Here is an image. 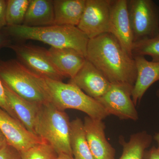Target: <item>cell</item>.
Returning a JSON list of instances; mask_svg holds the SVG:
<instances>
[{"label": "cell", "instance_id": "7", "mask_svg": "<svg viewBox=\"0 0 159 159\" xmlns=\"http://www.w3.org/2000/svg\"><path fill=\"white\" fill-rule=\"evenodd\" d=\"M8 48L14 51L20 63L38 76L59 81L64 78L52 62L48 50L21 43H12Z\"/></svg>", "mask_w": 159, "mask_h": 159}, {"label": "cell", "instance_id": "17", "mask_svg": "<svg viewBox=\"0 0 159 159\" xmlns=\"http://www.w3.org/2000/svg\"><path fill=\"white\" fill-rule=\"evenodd\" d=\"M86 0H53L54 25L77 27L85 8Z\"/></svg>", "mask_w": 159, "mask_h": 159}, {"label": "cell", "instance_id": "6", "mask_svg": "<svg viewBox=\"0 0 159 159\" xmlns=\"http://www.w3.org/2000/svg\"><path fill=\"white\" fill-rule=\"evenodd\" d=\"M129 14L134 43L159 34V6L152 0H129Z\"/></svg>", "mask_w": 159, "mask_h": 159}, {"label": "cell", "instance_id": "20", "mask_svg": "<svg viewBox=\"0 0 159 159\" xmlns=\"http://www.w3.org/2000/svg\"><path fill=\"white\" fill-rule=\"evenodd\" d=\"M70 145L74 159H94L87 140L84 122L80 118L70 122Z\"/></svg>", "mask_w": 159, "mask_h": 159}, {"label": "cell", "instance_id": "16", "mask_svg": "<svg viewBox=\"0 0 159 159\" xmlns=\"http://www.w3.org/2000/svg\"><path fill=\"white\" fill-rule=\"evenodd\" d=\"M3 85L8 103L17 119L29 131L36 135L35 125L41 106L23 99L3 83Z\"/></svg>", "mask_w": 159, "mask_h": 159}, {"label": "cell", "instance_id": "31", "mask_svg": "<svg viewBox=\"0 0 159 159\" xmlns=\"http://www.w3.org/2000/svg\"><path fill=\"white\" fill-rule=\"evenodd\" d=\"M154 139L156 141L157 143L158 147L157 148L159 152V132L155 134L154 136Z\"/></svg>", "mask_w": 159, "mask_h": 159}, {"label": "cell", "instance_id": "29", "mask_svg": "<svg viewBox=\"0 0 159 159\" xmlns=\"http://www.w3.org/2000/svg\"><path fill=\"white\" fill-rule=\"evenodd\" d=\"M7 144L8 143H7L6 138L0 130V150Z\"/></svg>", "mask_w": 159, "mask_h": 159}, {"label": "cell", "instance_id": "1", "mask_svg": "<svg viewBox=\"0 0 159 159\" xmlns=\"http://www.w3.org/2000/svg\"><path fill=\"white\" fill-rule=\"evenodd\" d=\"M86 58L111 83L134 86L137 77L134 60L111 33H103L89 39Z\"/></svg>", "mask_w": 159, "mask_h": 159}, {"label": "cell", "instance_id": "27", "mask_svg": "<svg viewBox=\"0 0 159 159\" xmlns=\"http://www.w3.org/2000/svg\"><path fill=\"white\" fill-rule=\"evenodd\" d=\"M12 43L11 39L2 30H0V50L3 48H8Z\"/></svg>", "mask_w": 159, "mask_h": 159}, {"label": "cell", "instance_id": "15", "mask_svg": "<svg viewBox=\"0 0 159 159\" xmlns=\"http://www.w3.org/2000/svg\"><path fill=\"white\" fill-rule=\"evenodd\" d=\"M55 67L65 77L74 78L86 61L84 55L70 48H52L48 50Z\"/></svg>", "mask_w": 159, "mask_h": 159}, {"label": "cell", "instance_id": "4", "mask_svg": "<svg viewBox=\"0 0 159 159\" xmlns=\"http://www.w3.org/2000/svg\"><path fill=\"white\" fill-rule=\"evenodd\" d=\"M70 122L65 111L48 102L40 107L35 134L49 143L58 154L73 156L70 145Z\"/></svg>", "mask_w": 159, "mask_h": 159}, {"label": "cell", "instance_id": "24", "mask_svg": "<svg viewBox=\"0 0 159 159\" xmlns=\"http://www.w3.org/2000/svg\"><path fill=\"white\" fill-rule=\"evenodd\" d=\"M0 159H22L20 153L8 144L0 150Z\"/></svg>", "mask_w": 159, "mask_h": 159}, {"label": "cell", "instance_id": "26", "mask_svg": "<svg viewBox=\"0 0 159 159\" xmlns=\"http://www.w3.org/2000/svg\"><path fill=\"white\" fill-rule=\"evenodd\" d=\"M6 1L0 0V30L6 26Z\"/></svg>", "mask_w": 159, "mask_h": 159}, {"label": "cell", "instance_id": "25", "mask_svg": "<svg viewBox=\"0 0 159 159\" xmlns=\"http://www.w3.org/2000/svg\"><path fill=\"white\" fill-rule=\"evenodd\" d=\"M0 107L7 112L11 116L18 119L15 114L10 107L6 99L4 86L1 79H0Z\"/></svg>", "mask_w": 159, "mask_h": 159}, {"label": "cell", "instance_id": "14", "mask_svg": "<svg viewBox=\"0 0 159 159\" xmlns=\"http://www.w3.org/2000/svg\"><path fill=\"white\" fill-rule=\"evenodd\" d=\"M133 58L136 67L137 77L132 93V99L136 106L151 86L159 81V61H149L143 56H134Z\"/></svg>", "mask_w": 159, "mask_h": 159}, {"label": "cell", "instance_id": "5", "mask_svg": "<svg viewBox=\"0 0 159 159\" xmlns=\"http://www.w3.org/2000/svg\"><path fill=\"white\" fill-rule=\"evenodd\" d=\"M0 79L11 90L27 101L40 106L49 102L40 84L39 76L16 60L0 61Z\"/></svg>", "mask_w": 159, "mask_h": 159}, {"label": "cell", "instance_id": "28", "mask_svg": "<svg viewBox=\"0 0 159 159\" xmlns=\"http://www.w3.org/2000/svg\"><path fill=\"white\" fill-rule=\"evenodd\" d=\"M143 159H159V152L157 148L153 146L149 150H146Z\"/></svg>", "mask_w": 159, "mask_h": 159}, {"label": "cell", "instance_id": "21", "mask_svg": "<svg viewBox=\"0 0 159 159\" xmlns=\"http://www.w3.org/2000/svg\"><path fill=\"white\" fill-rule=\"evenodd\" d=\"M30 0H7L6 26L22 25Z\"/></svg>", "mask_w": 159, "mask_h": 159}, {"label": "cell", "instance_id": "11", "mask_svg": "<svg viewBox=\"0 0 159 159\" xmlns=\"http://www.w3.org/2000/svg\"><path fill=\"white\" fill-rule=\"evenodd\" d=\"M128 0L112 1L111 8L109 30L127 54L133 57L132 49L133 35L129 14Z\"/></svg>", "mask_w": 159, "mask_h": 159}, {"label": "cell", "instance_id": "9", "mask_svg": "<svg viewBox=\"0 0 159 159\" xmlns=\"http://www.w3.org/2000/svg\"><path fill=\"white\" fill-rule=\"evenodd\" d=\"M112 0H86L77 27L89 39L109 33Z\"/></svg>", "mask_w": 159, "mask_h": 159}, {"label": "cell", "instance_id": "13", "mask_svg": "<svg viewBox=\"0 0 159 159\" xmlns=\"http://www.w3.org/2000/svg\"><path fill=\"white\" fill-rule=\"evenodd\" d=\"M84 122L87 140L94 159H115L116 150L105 136V125L102 120L88 116Z\"/></svg>", "mask_w": 159, "mask_h": 159}, {"label": "cell", "instance_id": "22", "mask_svg": "<svg viewBox=\"0 0 159 159\" xmlns=\"http://www.w3.org/2000/svg\"><path fill=\"white\" fill-rule=\"evenodd\" d=\"M132 54L133 57L149 56L152 61H159V34L152 38L134 43Z\"/></svg>", "mask_w": 159, "mask_h": 159}, {"label": "cell", "instance_id": "8", "mask_svg": "<svg viewBox=\"0 0 159 159\" xmlns=\"http://www.w3.org/2000/svg\"><path fill=\"white\" fill-rule=\"evenodd\" d=\"M133 86L126 84H111L102 97L96 99L109 114L121 120L139 119V114L132 99Z\"/></svg>", "mask_w": 159, "mask_h": 159}, {"label": "cell", "instance_id": "2", "mask_svg": "<svg viewBox=\"0 0 159 159\" xmlns=\"http://www.w3.org/2000/svg\"><path fill=\"white\" fill-rule=\"evenodd\" d=\"M2 30L11 39L39 41L57 48H70L77 50L85 57L86 56L89 38L76 26H6Z\"/></svg>", "mask_w": 159, "mask_h": 159}, {"label": "cell", "instance_id": "10", "mask_svg": "<svg viewBox=\"0 0 159 159\" xmlns=\"http://www.w3.org/2000/svg\"><path fill=\"white\" fill-rule=\"evenodd\" d=\"M0 130L7 143L20 152L25 151L44 140L25 127L19 120L0 107Z\"/></svg>", "mask_w": 159, "mask_h": 159}, {"label": "cell", "instance_id": "19", "mask_svg": "<svg viewBox=\"0 0 159 159\" xmlns=\"http://www.w3.org/2000/svg\"><path fill=\"white\" fill-rule=\"evenodd\" d=\"M152 138L145 131L133 134L128 142L124 137H119L122 147V155L118 159H143L145 152L150 146Z\"/></svg>", "mask_w": 159, "mask_h": 159}, {"label": "cell", "instance_id": "3", "mask_svg": "<svg viewBox=\"0 0 159 159\" xmlns=\"http://www.w3.org/2000/svg\"><path fill=\"white\" fill-rule=\"evenodd\" d=\"M40 85L49 102L60 110L72 109L85 113L93 119L103 120L110 116L96 99L69 82L39 77Z\"/></svg>", "mask_w": 159, "mask_h": 159}, {"label": "cell", "instance_id": "30", "mask_svg": "<svg viewBox=\"0 0 159 159\" xmlns=\"http://www.w3.org/2000/svg\"><path fill=\"white\" fill-rule=\"evenodd\" d=\"M57 159H74L72 156L66 154L61 153L58 154Z\"/></svg>", "mask_w": 159, "mask_h": 159}, {"label": "cell", "instance_id": "32", "mask_svg": "<svg viewBox=\"0 0 159 159\" xmlns=\"http://www.w3.org/2000/svg\"><path fill=\"white\" fill-rule=\"evenodd\" d=\"M156 95L157 97L159 99V89L157 90L156 92Z\"/></svg>", "mask_w": 159, "mask_h": 159}, {"label": "cell", "instance_id": "18", "mask_svg": "<svg viewBox=\"0 0 159 159\" xmlns=\"http://www.w3.org/2000/svg\"><path fill=\"white\" fill-rule=\"evenodd\" d=\"M54 5L52 0H30L22 25L40 27L53 25Z\"/></svg>", "mask_w": 159, "mask_h": 159}, {"label": "cell", "instance_id": "12", "mask_svg": "<svg viewBox=\"0 0 159 159\" xmlns=\"http://www.w3.org/2000/svg\"><path fill=\"white\" fill-rule=\"evenodd\" d=\"M70 83L77 86L85 94L95 99L106 93L111 84L105 76L87 60Z\"/></svg>", "mask_w": 159, "mask_h": 159}, {"label": "cell", "instance_id": "23", "mask_svg": "<svg viewBox=\"0 0 159 159\" xmlns=\"http://www.w3.org/2000/svg\"><path fill=\"white\" fill-rule=\"evenodd\" d=\"M20 153L22 159H57L58 155L54 148L45 141Z\"/></svg>", "mask_w": 159, "mask_h": 159}]
</instances>
